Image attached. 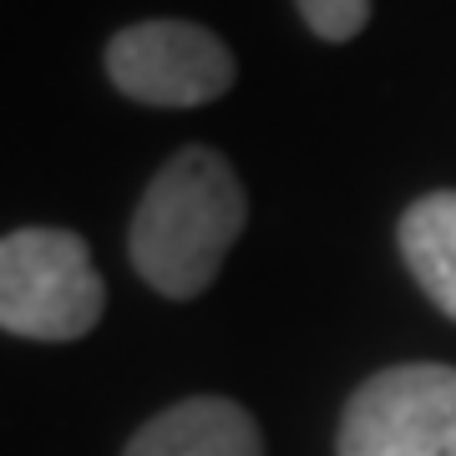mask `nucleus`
<instances>
[{"mask_svg":"<svg viewBox=\"0 0 456 456\" xmlns=\"http://www.w3.org/2000/svg\"><path fill=\"white\" fill-rule=\"evenodd\" d=\"M370 5L375 0H294L299 20H305L320 41H330V46L355 41V36L365 31V20H370Z\"/></svg>","mask_w":456,"mask_h":456,"instance_id":"nucleus-7","label":"nucleus"},{"mask_svg":"<svg viewBox=\"0 0 456 456\" xmlns=\"http://www.w3.org/2000/svg\"><path fill=\"white\" fill-rule=\"evenodd\" d=\"M395 244H401V259H406L411 279L421 284V294L446 320H456V193L452 188L416 198L395 224Z\"/></svg>","mask_w":456,"mask_h":456,"instance_id":"nucleus-6","label":"nucleus"},{"mask_svg":"<svg viewBox=\"0 0 456 456\" xmlns=\"http://www.w3.org/2000/svg\"><path fill=\"white\" fill-rule=\"evenodd\" d=\"M107 310L92 248L71 228H11L0 239V330L16 340L71 345Z\"/></svg>","mask_w":456,"mask_h":456,"instance_id":"nucleus-2","label":"nucleus"},{"mask_svg":"<svg viewBox=\"0 0 456 456\" xmlns=\"http://www.w3.org/2000/svg\"><path fill=\"white\" fill-rule=\"evenodd\" d=\"M335 456H456V365H386L340 411Z\"/></svg>","mask_w":456,"mask_h":456,"instance_id":"nucleus-3","label":"nucleus"},{"mask_svg":"<svg viewBox=\"0 0 456 456\" xmlns=\"http://www.w3.org/2000/svg\"><path fill=\"white\" fill-rule=\"evenodd\" d=\"M248 224L244 178L218 147L188 142L142 188L127 224V259L163 299H198Z\"/></svg>","mask_w":456,"mask_h":456,"instance_id":"nucleus-1","label":"nucleus"},{"mask_svg":"<svg viewBox=\"0 0 456 456\" xmlns=\"http://www.w3.org/2000/svg\"><path fill=\"white\" fill-rule=\"evenodd\" d=\"M107 82L142 107H208L239 82V61L198 20H132L102 51Z\"/></svg>","mask_w":456,"mask_h":456,"instance_id":"nucleus-4","label":"nucleus"},{"mask_svg":"<svg viewBox=\"0 0 456 456\" xmlns=\"http://www.w3.org/2000/svg\"><path fill=\"white\" fill-rule=\"evenodd\" d=\"M122 456H264V436L239 401L188 395L137 426Z\"/></svg>","mask_w":456,"mask_h":456,"instance_id":"nucleus-5","label":"nucleus"}]
</instances>
